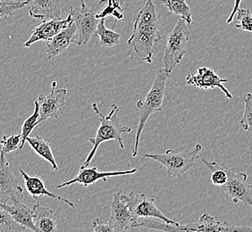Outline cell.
Wrapping results in <instances>:
<instances>
[{
	"label": "cell",
	"instance_id": "cell-11",
	"mask_svg": "<svg viewBox=\"0 0 252 232\" xmlns=\"http://www.w3.org/2000/svg\"><path fill=\"white\" fill-rule=\"evenodd\" d=\"M228 83L227 79L219 77V75L214 72L213 69L206 66L198 68L196 74H189L186 77L187 85L202 89H213L215 87H219L223 92L225 97L232 99V93L223 86V83Z\"/></svg>",
	"mask_w": 252,
	"mask_h": 232
},
{
	"label": "cell",
	"instance_id": "cell-33",
	"mask_svg": "<svg viewBox=\"0 0 252 232\" xmlns=\"http://www.w3.org/2000/svg\"><path fill=\"white\" fill-rule=\"evenodd\" d=\"M242 1H243V0H234V4H233V10H232V13H231V15L228 16L227 20H226V24H227V25L231 24V23L233 22L234 17H235V15H236V13H237L238 10L240 8V5H241Z\"/></svg>",
	"mask_w": 252,
	"mask_h": 232
},
{
	"label": "cell",
	"instance_id": "cell-17",
	"mask_svg": "<svg viewBox=\"0 0 252 232\" xmlns=\"http://www.w3.org/2000/svg\"><path fill=\"white\" fill-rule=\"evenodd\" d=\"M32 18L46 21L62 19L61 0H26Z\"/></svg>",
	"mask_w": 252,
	"mask_h": 232
},
{
	"label": "cell",
	"instance_id": "cell-13",
	"mask_svg": "<svg viewBox=\"0 0 252 232\" xmlns=\"http://www.w3.org/2000/svg\"><path fill=\"white\" fill-rule=\"evenodd\" d=\"M57 85L58 83L53 82L52 89L49 95H40L37 100L39 106V123L47 120L48 118H58L59 109L65 105L67 89H56Z\"/></svg>",
	"mask_w": 252,
	"mask_h": 232
},
{
	"label": "cell",
	"instance_id": "cell-28",
	"mask_svg": "<svg viewBox=\"0 0 252 232\" xmlns=\"http://www.w3.org/2000/svg\"><path fill=\"white\" fill-rule=\"evenodd\" d=\"M27 5V1H14V0H0V20L7 19L16 14L17 11Z\"/></svg>",
	"mask_w": 252,
	"mask_h": 232
},
{
	"label": "cell",
	"instance_id": "cell-7",
	"mask_svg": "<svg viewBox=\"0 0 252 232\" xmlns=\"http://www.w3.org/2000/svg\"><path fill=\"white\" fill-rule=\"evenodd\" d=\"M224 168L228 178L226 183L219 187L221 194L233 203L242 202L252 209V185L248 183V174L234 172L226 166Z\"/></svg>",
	"mask_w": 252,
	"mask_h": 232
},
{
	"label": "cell",
	"instance_id": "cell-16",
	"mask_svg": "<svg viewBox=\"0 0 252 232\" xmlns=\"http://www.w3.org/2000/svg\"><path fill=\"white\" fill-rule=\"evenodd\" d=\"M72 17L68 15L65 19H50L43 21L40 25H38L32 30L29 39L25 43V48H30L32 44L38 41H47L52 39L55 35L59 33L63 28L67 26L68 24L71 22Z\"/></svg>",
	"mask_w": 252,
	"mask_h": 232
},
{
	"label": "cell",
	"instance_id": "cell-12",
	"mask_svg": "<svg viewBox=\"0 0 252 232\" xmlns=\"http://www.w3.org/2000/svg\"><path fill=\"white\" fill-rule=\"evenodd\" d=\"M108 223L116 231L120 232L135 229V222L122 192L114 194L113 196L111 215Z\"/></svg>",
	"mask_w": 252,
	"mask_h": 232
},
{
	"label": "cell",
	"instance_id": "cell-29",
	"mask_svg": "<svg viewBox=\"0 0 252 232\" xmlns=\"http://www.w3.org/2000/svg\"><path fill=\"white\" fill-rule=\"evenodd\" d=\"M244 113L243 118L240 121V125L243 127L244 131L252 134V94L247 93L244 97Z\"/></svg>",
	"mask_w": 252,
	"mask_h": 232
},
{
	"label": "cell",
	"instance_id": "cell-23",
	"mask_svg": "<svg viewBox=\"0 0 252 232\" xmlns=\"http://www.w3.org/2000/svg\"><path fill=\"white\" fill-rule=\"evenodd\" d=\"M169 11L185 20L188 25L192 24V13L186 0H162Z\"/></svg>",
	"mask_w": 252,
	"mask_h": 232
},
{
	"label": "cell",
	"instance_id": "cell-2",
	"mask_svg": "<svg viewBox=\"0 0 252 232\" xmlns=\"http://www.w3.org/2000/svg\"><path fill=\"white\" fill-rule=\"evenodd\" d=\"M93 108L94 112L99 117L100 124L97 128L96 136L89 140L93 144V148L90 151L87 158L83 162V166H88L91 164L93 157L96 155L98 146L106 141H117L122 149H125V143L123 141L122 135L124 133L131 132V128L124 125L119 120V117H118L119 107L116 104L112 106L111 109L107 116L102 114L97 103H93Z\"/></svg>",
	"mask_w": 252,
	"mask_h": 232
},
{
	"label": "cell",
	"instance_id": "cell-26",
	"mask_svg": "<svg viewBox=\"0 0 252 232\" xmlns=\"http://www.w3.org/2000/svg\"><path fill=\"white\" fill-rule=\"evenodd\" d=\"M113 15L116 18V22L114 23V27H116V23L118 20L124 19L123 8L120 3L117 0H107V4L97 13L96 17L97 19H106L108 16Z\"/></svg>",
	"mask_w": 252,
	"mask_h": 232
},
{
	"label": "cell",
	"instance_id": "cell-30",
	"mask_svg": "<svg viewBox=\"0 0 252 232\" xmlns=\"http://www.w3.org/2000/svg\"><path fill=\"white\" fill-rule=\"evenodd\" d=\"M236 19L239 21L235 27L237 29H243V31H247L252 33V13L246 8H239L236 13Z\"/></svg>",
	"mask_w": 252,
	"mask_h": 232
},
{
	"label": "cell",
	"instance_id": "cell-9",
	"mask_svg": "<svg viewBox=\"0 0 252 232\" xmlns=\"http://www.w3.org/2000/svg\"><path fill=\"white\" fill-rule=\"evenodd\" d=\"M23 193L24 189L10 168L5 155L0 154V203H6L9 200L20 199Z\"/></svg>",
	"mask_w": 252,
	"mask_h": 232
},
{
	"label": "cell",
	"instance_id": "cell-21",
	"mask_svg": "<svg viewBox=\"0 0 252 232\" xmlns=\"http://www.w3.org/2000/svg\"><path fill=\"white\" fill-rule=\"evenodd\" d=\"M27 142L29 143L32 148L43 159L48 161L51 165V169L53 171L59 170V165L54 157L53 152L51 146L48 141H45L41 136L37 135L35 137H28Z\"/></svg>",
	"mask_w": 252,
	"mask_h": 232
},
{
	"label": "cell",
	"instance_id": "cell-22",
	"mask_svg": "<svg viewBox=\"0 0 252 232\" xmlns=\"http://www.w3.org/2000/svg\"><path fill=\"white\" fill-rule=\"evenodd\" d=\"M106 19H100L97 24V29L94 35L99 38V44L103 48H112L121 42V35L114 29H107L105 25Z\"/></svg>",
	"mask_w": 252,
	"mask_h": 232
},
{
	"label": "cell",
	"instance_id": "cell-24",
	"mask_svg": "<svg viewBox=\"0 0 252 232\" xmlns=\"http://www.w3.org/2000/svg\"><path fill=\"white\" fill-rule=\"evenodd\" d=\"M39 103L36 100L34 103V111L32 116H30L26 120H25L24 124L22 126V131H21V137L22 141L20 144V149H23L25 146V142L27 141L28 137H30L31 133L32 132L34 128L39 124Z\"/></svg>",
	"mask_w": 252,
	"mask_h": 232
},
{
	"label": "cell",
	"instance_id": "cell-8",
	"mask_svg": "<svg viewBox=\"0 0 252 232\" xmlns=\"http://www.w3.org/2000/svg\"><path fill=\"white\" fill-rule=\"evenodd\" d=\"M126 203L130 208L131 215L136 223L135 229H137L138 219L139 218H154L159 219L161 221L173 225H178L179 223L175 222L172 219L166 217L164 213L157 207L155 204V199H151L147 197L145 194L131 193L124 195Z\"/></svg>",
	"mask_w": 252,
	"mask_h": 232
},
{
	"label": "cell",
	"instance_id": "cell-4",
	"mask_svg": "<svg viewBox=\"0 0 252 232\" xmlns=\"http://www.w3.org/2000/svg\"><path fill=\"white\" fill-rule=\"evenodd\" d=\"M202 149V145L197 144L193 149L176 151L168 149L165 154H145L144 157L160 163L166 170V175L181 177L196 165V161Z\"/></svg>",
	"mask_w": 252,
	"mask_h": 232
},
{
	"label": "cell",
	"instance_id": "cell-18",
	"mask_svg": "<svg viewBox=\"0 0 252 232\" xmlns=\"http://www.w3.org/2000/svg\"><path fill=\"white\" fill-rule=\"evenodd\" d=\"M20 174L25 179V188L32 199H37L41 196H46V197H49L52 199H59L64 203H67L70 207L75 208L74 203L72 201H70L69 199H64L61 196L50 192L49 189L46 188L43 180L38 176H33V177L30 176L25 173L24 170L22 169L20 170Z\"/></svg>",
	"mask_w": 252,
	"mask_h": 232
},
{
	"label": "cell",
	"instance_id": "cell-1",
	"mask_svg": "<svg viewBox=\"0 0 252 232\" xmlns=\"http://www.w3.org/2000/svg\"><path fill=\"white\" fill-rule=\"evenodd\" d=\"M162 39L159 22L153 0H147L145 5L134 17L133 30L128 45L147 63H152L154 44Z\"/></svg>",
	"mask_w": 252,
	"mask_h": 232
},
{
	"label": "cell",
	"instance_id": "cell-14",
	"mask_svg": "<svg viewBox=\"0 0 252 232\" xmlns=\"http://www.w3.org/2000/svg\"><path fill=\"white\" fill-rule=\"evenodd\" d=\"M175 232H252V228L234 227L219 222L209 213H204L197 223L176 225Z\"/></svg>",
	"mask_w": 252,
	"mask_h": 232
},
{
	"label": "cell",
	"instance_id": "cell-31",
	"mask_svg": "<svg viewBox=\"0 0 252 232\" xmlns=\"http://www.w3.org/2000/svg\"><path fill=\"white\" fill-rule=\"evenodd\" d=\"M22 141V137L21 134L18 135H12L10 137L4 136L2 141H1V145H2V150L0 152V154L6 155L10 152H13L15 150L17 149L21 144Z\"/></svg>",
	"mask_w": 252,
	"mask_h": 232
},
{
	"label": "cell",
	"instance_id": "cell-34",
	"mask_svg": "<svg viewBox=\"0 0 252 232\" xmlns=\"http://www.w3.org/2000/svg\"><path fill=\"white\" fill-rule=\"evenodd\" d=\"M81 3H82V7H85V6H87L86 4H85V1H84V0H81Z\"/></svg>",
	"mask_w": 252,
	"mask_h": 232
},
{
	"label": "cell",
	"instance_id": "cell-3",
	"mask_svg": "<svg viewBox=\"0 0 252 232\" xmlns=\"http://www.w3.org/2000/svg\"><path fill=\"white\" fill-rule=\"evenodd\" d=\"M169 77L170 74L165 71V68L158 70L154 83L152 84L150 91L148 92L145 99H141L136 103V107L140 110V117L136 130L135 143L131 151L133 157L138 155L141 133L145 127L146 122L156 112L163 111L162 105L165 97V85L166 81Z\"/></svg>",
	"mask_w": 252,
	"mask_h": 232
},
{
	"label": "cell",
	"instance_id": "cell-20",
	"mask_svg": "<svg viewBox=\"0 0 252 232\" xmlns=\"http://www.w3.org/2000/svg\"><path fill=\"white\" fill-rule=\"evenodd\" d=\"M0 206L7 211L19 224L32 232H37L34 225L33 209L28 207L20 199L14 200L12 205L0 203Z\"/></svg>",
	"mask_w": 252,
	"mask_h": 232
},
{
	"label": "cell",
	"instance_id": "cell-5",
	"mask_svg": "<svg viewBox=\"0 0 252 232\" xmlns=\"http://www.w3.org/2000/svg\"><path fill=\"white\" fill-rule=\"evenodd\" d=\"M188 25L185 20L180 17L168 34L163 62L165 71L169 74L181 63L186 53L189 39Z\"/></svg>",
	"mask_w": 252,
	"mask_h": 232
},
{
	"label": "cell",
	"instance_id": "cell-19",
	"mask_svg": "<svg viewBox=\"0 0 252 232\" xmlns=\"http://www.w3.org/2000/svg\"><path fill=\"white\" fill-rule=\"evenodd\" d=\"M33 222L37 232H59L58 217L52 209L41 206L39 203L33 205Z\"/></svg>",
	"mask_w": 252,
	"mask_h": 232
},
{
	"label": "cell",
	"instance_id": "cell-27",
	"mask_svg": "<svg viewBox=\"0 0 252 232\" xmlns=\"http://www.w3.org/2000/svg\"><path fill=\"white\" fill-rule=\"evenodd\" d=\"M25 230L26 228L17 223L7 211L0 206V232H21Z\"/></svg>",
	"mask_w": 252,
	"mask_h": 232
},
{
	"label": "cell",
	"instance_id": "cell-25",
	"mask_svg": "<svg viewBox=\"0 0 252 232\" xmlns=\"http://www.w3.org/2000/svg\"><path fill=\"white\" fill-rule=\"evenodd\" d=\"M204 165L211 173V181L214 185L221 187L227 181V173L223 165H219L216 162H209L208 160L202 159Z\"/></svg>",
	"mask_w": 252,
	"mask_h": 232
},
{
	"label": "cell",
	"instance_id": "cell-32",
	"mask_svg": "<svg viewBox=\"0 0 252 232\" xmlns=\"http://www.w3.org/2000/svg\"><path fill=\"white\" fill-rule=\"evenodd\" d=\"M93 231L95 232H116V230L112 227L110 223L103 222L100 218L94 220L93 223Z\"/></svg>",
	"mask_w": 252,
	"mask_h": 232
},
{
	"label": "cell",
	"instance_id": "cell-15",
	"mask_svg": "<svg viewBox=\"0 0 252 232\" xmlns=\"http://www.w3.org/2000/svg\"><path fill=\"white\" fill-rule=\"evenodd\" d=\"M76 25L73 19L59 33L55 35L52 39L45 41V52L47 54V60L58 57L64 53L69 46L73 43L76 35Z\"/></svg>",
	"mask_w": 252,
	"mask_h": 232
},
{
	"label": "cell",
	"instance_id": "cell-35",
	"mask_svg": "<svg viewBox=\"0 0 252 232\" xmlns=\"http://www.w3.org/2000/svg\"><path fill=\"white\" fill-rule=\"evenodd\" d=\"M119 3H120V5H124V4L126 3V0H117Z\"/></svg>",
	"mask_w": 252,
	"mask_h": 232
},
{
	"label": "cell",
	"instance_id": "cell-10",
	"mask_svg": "<svg viewBox=\"0 0 252 232\" xmlns=\"http://www.w3.org/2000/svg\"><path fill=\"white\" fill-rule=\"evenodd\" d=\"M137 173V169L126 170V171H116V172H101L97 170V167H88L82 165L77 175L73 179L61 182L57 186L58 189L64 188L73 184H82L85 187L93 185L97 182L99 179L107 181L109 177H117L123 175H131Z\"/></svg>",
	"mask_w": 252,
	"mask_h": 232
},
{
	"label": "cell",
	"instance_id": "cell-6",
	"mask_svg": "<svg viewBox=\"0 0 252 232\" xmlns=\"http://www.w3.org/2000/svg\"><path fill=\"white\" fill-rule=\"evenodd\" d=\"M106 2L107 0H100L94 3L91 7L70 8L69 15L74 21L77 28L73 44L82 46L88 43L97 29L98 19L96 15L105 6Z\"/></svg>",
	"mask_w": 252,
	"mask_h": 232
}]
</instances>
